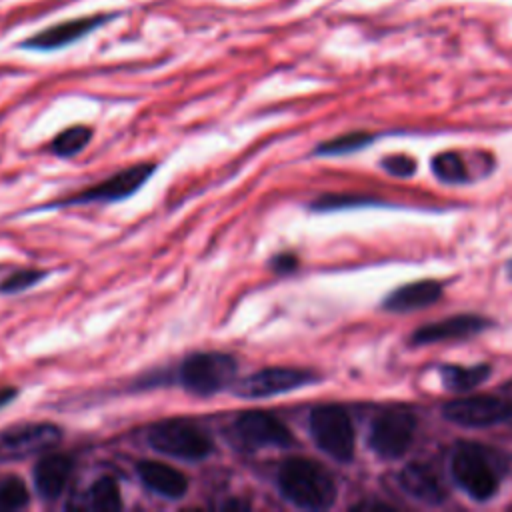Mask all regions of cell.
I'll use <instances>...</instances> for the list:
<instances>
[{
	"mask_svg": "<svg viewBox=\"0 0 512 512\" xmlns=\"http://www.w3.org/2000/svg\"><path fill=\"white\" fill-rule=\"evenodd\" d=\"M136 472L140 482L150 492L162 498L180 500L188 492V476L170 464L156 462V460H140L136 466Z\"/></svg>",
	"mask_w": 512,
	"mask_h": 512,
	"instance_id": "cell-15",
	"label": "cell"
},
{
	"mask_svg": "<svg viewBox=\"0 0 512 512\" xmlns=\"http://www.w3.org/2000/svg\"><path fill=\"white\" fill-rule=\"evenodd\" d=\"M382 168L392 176L408 178L416 172V162H414V158H410L406 154H392L382 160Z\"/></svg>",
	"mask_w": 512,
	"mask_h": 512,
	"instance_id": "cell-26",
	"label": "cell"
},
{
	"mask_svg": "<svg viewBox=\"0 0 512 512\" xmlns=\"http://www.w3.org/2000/svg\"><path fill=\"white\" fill-rule=\"evenodd\" d=\"M30 504L28 488L16 476L0 482V510H20Z\"/></svg>",
	"mask_w": 512,
	"mask_h": 512,
	"instance_id": "cell-24",
	"label": "cell"
},
{
	"mask_svg": "<svg viewBox=\"0 0 512 512\" xmlns=\"http://www.w3.org/2000/svg\"><path fill=\"white\" fill-rule=\"evenodd\" d=\"M238 376V360L228 352H194L178 366V382L196 396L230 390Z\"/></svg>",
	"mask_w": 512,
	"mask_h": 512,
	"instance_id": "cell-3",
	"label": "cell"
},
{
	"mask_svg": "<svg viewBox=\"0 0 512 512\" xmlns=\"http://www.w3.org/2000/svg\"><path fill=\"white\" fill-rule=\"evenodd\" d=\"M148 444L166 456L198 462L208 458L214 452L212 438L192 420L170 418L156 422L148 430Z\"/></svg>",
	"mask_w": 512,
	"mask_h": 512,
	"instance_id": "cell-4",
	"label": "cell"
},
{
	"mask_svg": "<svg viewBox=\"0 0 512 512\" xmlns=\"http://www.w3.org/2000/svg\"><path fill=\"white\" fill-rule=\"evenodd\" d=\"M72 458L60 452H44L38 462L34 464L32 478H34V488L38 496L46 502L58 500L68 486V478L72 472Z\"/></svg>",
	"mask_w": 512,
	"mask_h": 512,
	"instance_id": "cell-13",
	"label": "cell"
},
{
	"mask_svg": "<svg viewBox=\"0 0 512 512\" xmlns=\"http://www.w3.org/2000/svg\"><path fill=\"white\" fill-rule=\"evenodd\" d=\"M354 510H392V506H388L384 502H362V504L354 506Z\"/></svg>",
	"mask_w": 512,
	"mask_h": 512,
	"instance_id": "cell-29",
	"label": "cell"
},
{
	"mask_svg": "<svg viewBox=\"0 0 512 512\" xmlns=\"http://www.w3.org/2000/svg\"><path fill=\"white\" fill-rule=\"evenodd\" d=\"M398 482L406 494L424 502V504H440L446 498V488L436 474V470L422 462L406 464L400 474Z\"/></svg>",
	"mask_w": 512,
	"mask_h": 512,
	"instance_id": "cell-16",
	"label": "cell"
},
{
	"mask_svg": "<svg viewBox=\"0 0 512 512\" xmlns=\"http://www.w3.org/2000/svg\"><path fill=\"white\" fill-rule=\"evenodd\" d=\"M60 440L62 430L52 422H20L8 426L0 430V464L44 454Z\"/></svg>",
	"mask_w": 512,
	"mask_h": 512,
	"instance_id": "cell-7",
	"label": "cell"
},
{
	"mask_svg": "<svg viewBox=\"0 0 512 512\" xmlns=\"http://www.w3.org/2000/svg\"><path fill=\"white\" fill-rule=\"evenodd\" d=\"M16 396H18V388H14V386H0V408L12 404Z\"/></svg>",
	"mask_w": 512,
	"mask_h": 512,
	"instance_id": "cell-28",
	"label": "cell"
},
{
	"mask_svg": "<svg viewBox=\"0 0 512 512\" xmlns=\"http://www.w3.org/2000/svg\"><path fill=\"white\" fill-rule=\"evenodd\" d=\"M416 430V418L406 408H388L380 412L368 434L370 448L382 458H400L412 444Z\"/></svg>",
	"mask_w": 512,
	"mask_h": 512,
	"instance_id": "cell-9",
	"label": "cell"
},
{
	"mask_svg": "<svg viewBox=\"0 0 512 512\" xmlns=\"http://www.w3.org/2000/svg\"><path fill=\"white\" fill-rule=\"evenodd\" d=\"M506 272H508V278L512 280V260L508 262V266H506Z\"/></svg>",
	"mask_w": 512,
	"mask_h": 512,
	"instance_id": "cell-30",
	"label": "cell"
},
{
	"mask_svg": "<svg viewBox=\"0 0 512 512\" xmlns=\"http://www.w3.org/2000/svg\"><path fill=\"white\" fill-rule=\"evenodd\" d=\"M276 484L280 494L298 508L324 510L336 500L332 474L322 464L304 456L286 458L278 468Z\"/></svg>",
	"mask_w": 512,
	"mask_h": 512,
	"instance_id": "cell-1",
	"label": "cell"
},
{
	"mask_svg": "<svg viewBox=\"0 0 512 512\" xmlns=\"http://www.w3.org/2000/svg\"><path fill=\"white\" fill-rule=\"evenodd\" d=\"M92 136H94V132L90 126H84V124L68 126L52 138L50 150L58 158H72V156L80 154L90 144Z\"/></svg>",
	"mask_w": 512,
	"mask_h": 512,
	"instance_id": "cell-19",
	"label": "cell"
},
{
	"mask_svg": "<svg viewBox=\"0 0 512 512\" xmlns=\"http://www.w3.org/2000/svg\"><path fill=\"white\" fill-rule=\"evenodd\" d=\"M442 296V284L436 280H418L404 284L396 290H392L384 302L382 308L390 312H410L418 308H426L434 304Z\"/></svg>",
	"mask_w": 512,
	"mask_h": 512,
	"instance_id": "cell-17",
	"label": "cell"
},
{
	"mask_svg": "<svg viewBox=\"0 0 512 512\" xmlns=\"http://www.w3.org/2000/svg\"><path fill=\"white\" fill-rule=\"evenodd\" d=\"M370 198H360V196H350V194H324L316 198L310 208L316 212H330V210H342V208H352L358 204H370Z\"/></svg>",
	"mask_w": 512,
	"mask_h": 512,
	"instance_id": "cell-25",
	"label": "cell"
},
{
	"mask_svg": "<svg viewBox=\"0 0 512 512\" xmlns=\"http://www.w3.org/2000/svg\"><path fill=\"white\" fill-rule=\"evenodd\" d=\"M234 434L242 446L256 448H286L294 444L290 428L272 412L246 410L234 420Z\"/></svg>",
	"mask_w": 512,
	"mask_h": 512,
	"instance_id": "cell-10",
	"label": "cell"
},
{
	"mask_svg": "<svg viewBox=\"0 0 512 512\" xmlns=\"http://www.w3.org/2000/svg\"><path fill=\"white\" fill-rule=\"evenodd\" d=\"M86 506L92 510H120L122 494L116 480L110 476L96 478L86 492Z\"/></svg>",
	"mask_w": 512,
	"mask_h": 512,
	"instance_id": "cell-20",
	"label": "cell"
},
{
	"mask_svg": "<svg viewBox=\"0 0 512 512\" xmlns=\"http://www.w3.org/2000/svg\"><path fill=\"white\" fill-rule=\"evenodd\" d=\"M502 468L492 450L474 442L460 444L450 460L454 482L474 500H490L498 492Z\"/></svg>",
	"mask_w": 512,
	"mask_h": 512,
	"instance_id": "cell-2",
	"label": "cell"
},
{
	"mask_svg": "<svg viewBox=\"0 0 512 512\" xmlns=\"http://www.w3.org/2000/svg\"><path fill=\"white\" fill-rule=\"evenodd\" d=\"M110 18H112V14H94V16L66 20V22L48 26L42 32L30 36L26 42H22V46L32 48V50H56V48H62V46H68V44L80 40L82 36L96 30Z\"/></svg>",
	"mask_w": 512,
	"mask_h": 512,
	"instance_id": "cell-12",
	"label": "cell"
},
{
	"mask_svg": "<svg viewBox=\"0 0 512 512\" xmlns=\"http://www.w3.org/2000/svg\"><path fill=\"white\" fill-rule=\"evenodd\" d=\"M440 376H442L444 388L452 392H464L482 384L490 376V366L488 364H476V366L448 364L440 368Z\"/></svg>",
	"mask_w": 512,
	"mask_h": 512,
	"instance_id": "cell-18",
	"label": "cell"
},
{
	"mask_svg": "<svg viewBox=\"0 0 512 512\" xmlns=\"http://www.w3.org/2000/svg\"><path fill=\"white\" fill-rule=\"evenodd\" d=\"M156 164L152 162H138L132 166H126L118 172H114L112 176H108L106 180L96 182L94 186H88L76 194H70L58 202L48 204L46 208H64V206H80V204H94V202H120L130 198L132 194H136L154 174Z\"/></svg>",
	"mask_w": 512,
	"mask_h": 512,
	"instance_id": "cell-5",
	"label": "cell"
},
{
	"mask_svg": "<svg viewBox=\"0 0 512 512\" xmlns=\"http://www.w3.org/2000/svg\"><path fill=\"white\" fill-rule=\"evenodd\" d=\"M318 382V374L304 368H288V366H270L256 370L234 382L230 388L240 398H270L286 392L300 390Z\"/></svg>",
	"mask_w": 512,
	"mask_h": 512,
	"instance_id": "cell-8",
	"label": "cell"
},
{
	"mask_svg": "<svg viewBox=\"0 0 512 512\" xmlns=\"http://www.w3.org/2000/svg\"><path fill=\"white\" fill-rule=\"evenodd\" d=\"M270 268L276 272V274H290L298 268V258L290 252H282V254H276L272 260H270Z\"/></svg>",
	"mask_w": 512,
	"mask_h": 512,
	"instance_id": "cell-27",
	"label": "cell"
},
{
	"mask_svg": "<svg viewBox=\"0 0 512 512\" xmlns=\"http://www.w3.org/2000/svg\"><path fill=\"white\" fill-rule=\"evenodd\" d=\"M432 172L440 182L446 184H462L468 180V170L460 154L456 152H442L432 160Z\"/></svg>",
	"mask_w": 512,
	"mask_h": 512,
	"instance_id": "cell-22",
	"label": "cell"
},
{
	"mask_svg": "<svg viewBox=\"0 0 512 512\" xmlns=\"http://www.w3.org/2000/svg\"><path fill=\"white\" fill-rule=\"evenodd\" d=\"M46 274H48L46 270H38V268H22V270L10 272L0 280V294L24 292L34 284H38L42 278H46Z\"/></svg>",
	"mask_w": 512,
	"mask_h": 512,
	"instance_id": "cell-23",
	"label": "cell"
},
{
	"mask_svg": "<svg viewBox=\"0 0 512 512\" xmlns=\"http://www.w3.org/2000/svg\"><path fill=\"white\" fill-rule=\"evenodd\" d=\"M444 418L466 428H486L512 416V404L490 394L452 400L444 406Z\"/></svg>",
	"mask_w": 512,
	"mask_h": 512,
	"instance_id": "cell-11",
	"label": "cell"
},
{
	"mask_svg": "<svg viewBox=\"0 0 512 512\" xmlns=\"http://www.w3.org/2000/svg\"><path fill=\"white\" fill-rule=\"evenodd\" d=\"M310 434L316 446L338 462L354 458V426L348 412L338 404H320L310 412Z\"/></svg>",
	"mask_w": 512,
	"mask_h": 512,
	"instance_id": "cell-6",
	"label": "cell"
},
{
	"mask_svg": "<svg viewBox=\"0 0 512 512\" xmlns=\"http://www.w3.org/2000/svg\"><path fill=\"white\" fill-rule=\"evenodd\" d=\"M490 322L486 318L474 316V314H460L450 316L434 324H426L412 334V344H436L446 340H462L470 338L482 330H486Z\"/></svg>",
	"mask_w": 512,
	"mask_h": 512,
	"instance_id": "cell-14",
	"label": "cell"
},
{
	"mask_svg": "<svg viewBox=\"0 0 512 512\" xmlns=\"http://www.w3.org/2000/svg\"><path fill=\"white\" fill-rule=\"evenodd\" d=\"M374 140L372 134L368 132H348L342 136H336L332 140L320 142L314 150V154L318 156H342V154H350L356 150H362L366 146H370V142Z\"/></svg>",
	"mask_w": 512,
	"mask_h": 512,
	"instance_id": "cell-21",
	"label": "cell"
}]
</instances>
